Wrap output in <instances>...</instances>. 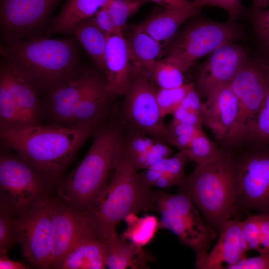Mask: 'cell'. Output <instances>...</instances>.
<instances>
[{"mask_svg": "<svg viewBox=\"0 0 269 269\" xmlns=\"http://www.w3.org/2000/svg\"><path fill=\"white\" fill-rule=\"evenodd\" d=\"M219 238L209 252L196 258L195 266L199 269H226L246 257L250 251L241 229V221L229 219L219 230Z\"/></svg>", "mask_w": 269, "mask_h": 269, "instance_id": "ffe728a7", "label": "cell"}, {"mask_svg": "<svg viewBox=\"0 0 269 269\" xmlns=\"http://www.w3.org/2000/svg\"><path fill=\"white\" fill-rule=\"evenodd\" d=\"M62 0H0L2 41L39 36L52 12Z\"/></svg>", "mask_w": 269, "mask_h": 269, "instance_id": "9a60e30c", "label": "cell"}, {"mask_svg": "<svg viewBox=\"0 0 269 269\" xmlns=\"http://www.w3.org/2000/svg\"><path fill=\"white\" fill-rule=\"evenodd\" d=\"M55 200L50 196L17 216L15 243L24 258L41 269H49L50 228Z\"/></svg>", "mask_w": 269, "mask_h": 269, "instance_id": "5bb4252c", "label": "cell"}, {"mask_svg": "<svg viewBox=\"0 0 269 269\" xmlns=\"http://www.w3.org/2000/svg\"><path fill=\"white\" fill-rule=\"evenodd\" d=\"M17 215L10 204L0 197V255H6L11 246L15 243V222Z\"/></svg>", "mask_w": 269, "mask_h": 269, "instance_id": "d6a6232c", "label": "cell"}, {"mask_svg": "<svg viewBox=\"0 0 269 269\" xmlns=\"http://www.w3.org/2000/svg\"><path fill=\"white\" fill-rule=\"evenodd\" d=\"M172 121L192 125L202 128L203 123L200 114L179 106L173 112Z\"/></svg>", "mask_w": 269, "mask_h": 269, "instance_id": "60d3db41", "label": "cell"}, {"mask_svg": "<svg viewBox=\"0 0 269 269\" xmlns=\"http://www.w3.org/2000/svg\"><path fill=\"white\" fill-rule=\"evenodd\" d=\"M202 102L203 125L221 144L230 140L239 114V101L229 83L212 89Z\"/></svg>", "mask_w": 269, "mask_h": 269, "instance_id": "e0dca14e", "label": "cell"}, {"mask_svg": "<svg viewBox=\"0 0 269 269\" xmlns=\"http://www.w3.org/2000/svg\"><path fill=\"white\" fill-rule=\"evenodd\" d=\"M27 268L21 262L9 259L6 255H0V269H25Z\"/></svg>", "mask_w": 269, "mask_h": 269, "instance_id": "7dc6e473", "label": "cell"}, {"mask_svg": "<svg viewBox=\"0 0 269 269\" xmlns=\"http://www.w3.org/2000/svg\"><path fill=\"white\" fill-rule=\"evenodd\" d=\"M260 223V253L269 254V216L259 214Z\"/></svg>", "mask_w": 269, "mask_h": 269, "instance_id": "f6af8a7d", "label": "cell"}, {"mask_svg": "<svg viewBox=\"0 0 269 269\" xmlns=\"http://www.w3.org/2000/svg\"><path fill=\"white\" fill-rule=\"evenodd\" d=\"M239 31L231 23L199 21L185 27L167 46L166 57L184 72L199 58L212 52L223 43L239 37Z\"/></svg>", "mask_w": 269, "mask_h": 269, "instance_id": "7c38bea8", "label": "cell"}, {"mask_svg": "<svg viewBox=\"0 0 269 269\" xmlns=\"http://www.w3.org/2000/svg\"><path fill=\"white\" fill-rule=\"evenodd\" d=\"M135 64L140 66L154 84L153 73L155 64L161 58L163 48L147 33L132 30L125 37Z\"/></svg>", "mask_w": 269, "mask_h": 269, "instance_id": "484cf974", "label": "cell"}, {"mask_svg": "<svg viewBox=\"0 0 269 269\" xmlns=\"http://www.w3.org/2000/svg\"><path fill=\"white\" fill-rule=\"evenodd\" d=\"M155 140L142 133L127 130L125 135L127 151L131 162L137 171L145 169L147 154Z\"/></svg>", "mask_w": 269, "mask_h": 269, "instance_id": "f1b7e54d", "label": "cell"}, {"mask_svg": "<svg viewBox=\"0 0 269 269\" xmlns=\"http://www.w3.org/2000/svg\"><path fill=\"white\" fill-rule=\"evenodd\" d=\"M109 0H66L45 32V37L55 34H72L80 21L93 16Z\"/></svg>", "mask_w": 269, "mask_h": 269, "instance_id": "cb8c5ba5", "label": "cell"}, {"mask_svg": "<svg viewBox=\"0 0 269 269\" xmlns=\"http://www.w3.org/2000/svg\"><path fill=\"white\" fill-rule=\"evenodd\" d=\"M1 147L0 197L7 201L18 216L49 197L50 187L54 184L17 154Z\"/></svg>", "mask_w": 269, "mask_h": 269, "instance_id": "30bf717a", "label": "cell"}, {"mask_svg": "<svg viewBox=\"0 0 269 269\" xmlns=\"http://www.w3.org/2000/svg\"><path fill=\"white\" fill-rule=\"evenodd\" d=\"M156 90L146 72L135 64L130 82L119 108L113 111L129 131L142 133L171 144L157 102Z\"/></svg>", "mask_w": 269, "mask_h": 269, "instance_id": "52a82bcc", "label": "cell"}, {"mask_svg": "<svg viewBox=\"0 0 269 269\" xmlns=\"http://www.w3.org/2000/svg\"><path fill=\"white\" fill-rule=\"evenodd\" d=\"M203 4L217 6L225 9L229 15L230 20H234L243 11L240 0H199Z\"/></svg>", "mask_w": 269, "mask_h": 269, "instance_id": "b9f144b4", "label": "cell"}, {"mask_svg": "<svg viewBox=\"0 0 269 269\" xmlns=\"http://www.w3.org/2000/svg\"><path fill=\"white\" fill-rule=\"evenodd\" d=\"M241 229L249 249L258 251L260 243V223L259 215L249 216L241 221Z\"/></svg>", "mask_w": 269, "mask_h": 269, "instance_id": "d590c367", "label": "cell"}, {"mask_svg": "<svg viewBox=\"0 0 269 269\" xmlns=\"http://www.w3.org/2000/svg\"><path fill=\"white\" fill-rule=\"evenodd\" d=\"M124 220L128 228L124 232L122 238L130 240L137 246L142 247L148 244L159 229V220L152 215H145L143 217L138 218L135 214H131Z\"/></svg>", "mask_w": 269, "mask_h": 269, "instance_id": "4316f807", "label": "cell"}, {"mask_svg": "<svg viewBox=\"0 0 269 269\" xmlns=\"http://www.w3.org/2000/svg\"><path fill=\"white\" fill-rule=\"evenodd\" d=\"M172 152L173 149L168 145L167 143L155 139L148 153L145 169L163 159L169 157Z\"/></svg>", "mask_w": 269, "mask_h": 269, "instance_id": "ab89813d", "label": "cell"}, {"mask_svg": "<svg viewBox=\"0 0 269 269\" xmlns=\"http://www.w3.org/2000/svg\"><path fill=\"white\" fill-rule=\"evenodd\" d=\"M112 101L103 75L83 66L74 77L45 96L43 118L49 124L79 125L109 114Z\"/></svg>", "mask_w": 269, "mask_h": 269, "instance_id": "8992f818", "label": "cell"}, {"mask_svg": "<svg viewBox=\"0 0 269 269\" xmlns=\"http://www.w3.org/2000/svg\"><path fill=\"white\" fill-rule=\"evenodd\" d=\"M92 230L80 211L55 199L50 228L49 269H59L78 240Z\"/></svg>", "mask_w": 269, "mask_h": 269, "instance_id": "2e32d148", "label": "cell"}, {"mask_svg": "<svg viewBox=\"0 0 269 269\" xmlns=\"http://www.w3.org/2000/svg\"><path fill=\"white\" fill-rule=\"evenodd\" d=\"M152 1L161 6L162 8L168 9H177L184 8L192 1L189 0H148Z\"/></svg>", "mask_w": 269, "mask_h": 269, "instance_id": "bcb514c9", "label": "cell"}, {"mask_svg": "<svg viewBox=\"0 0 269 269\" xmlns=\"http://www.w3.org/2000/svg\"><path fill=\"white\" fill-rule=\"evenodd\" d=\"M153 198L160 214L159 229H166L191 248L196 258L208 252L216 237V231L202 220L189 196L184 192L171 194L153 191Z\"/></svg>", "mask_w": 269, "mask_h": 269, "instance_id": "ba28073f", "label": "cell"}, {"mask_svg": "<svg viewBox=\"0 0 269 269\" xmlns=\"http://www.w3.org/2000/svg\"><path fill=\"white\" fill-rule=\"evenodd\" d=\"M106 248L94 230L81 237L68 253L59 269H106Z\"/></svg>", "mask_w": 269, "mask_h": 269, "instance_id": "7402d4cb", "label": "cell"}, {"mask_svg": "<svg viewBox=\"0 0 269 269\" xmlns=\"http://www.w3.org/2000/svg\"><path fill=\"white\" fill-rule=\"evenodd\" d=\"M42 102L36 90L4 57L0 60V131L40 124Z\"/></svg>", "mask_w": 269, "mask_h": 269, "instance_id": "8fae6325", "label": "cell"}, {"mask_svg": "<svg viewBox=\"0 0 269 269\" xmlns=\"http://www.w3.org/2000/svg\"><path fill=\"white\" fill-rule=\"evenodd\" d=\"M183 150L197 165L208 163L217 160L221 149L212 141L204 131L194 136L190 145Z\"/></svg>", "mask_w": 269, "mask_h": 269, "instance_id": "f546056e", "label": "cell"}, {"mask_svg": "<svg viewBox=\"0 0 269 269\" xmlns=\"http://www.w3.org/2000/svg\"><path fill=\"white\" fill-rule=\"evenodd\" d=\"M1 57L39 95L49 94L74 77L83 66L72 38L37 36L2 41Z\"/></svg>", "mask_w": 269, "mask_h": 269, "instance_id": "7a4b0ae2", "label": "cell"}, {"mask_svg": "<svg viewBox=\"0 0 269 269\" xmlns=\"http://www.w3.org/2000/svg\"><path fill=\"white\" fill-rule=\"evenodd\" d=\"M148 0H109L106 3L117 25L122 29L128 18Z\"/></svg>", "mask_w": 269, "mask_h": 269, "instance_id": "e575fe53", "label": "cell"}, {"mask_svg": "<svg viewBox=\"0 0 269 269\" xmlns=\"http://www.w3.org/2000/svg\"><path fill=\"white\" fill-rule=\"evenodd\" d=\"M239 145L269 147V87L257 115L236 146Z\"/></svg>", "mask_w": 269, "mask_h": 269, "instance_id": "83f0119b", "label": "cell"}, {"mask_svg": "<svg viewBox=\"0 0 269 269\" xmlns=\"http://www.w3.org/2000/svg\"><path fill=\"white\" fill-rule=\"evenodd\" d=\"M247 59L244 50L232 42L222 44L211 52L200 68L195 83L201 98L217 86L229 83Z\"/></svg>", "mask_w": 269, "mask_h": 269, "instance_id": "ac0fdd59", "label": "cell"}, {"mask_svg": "<svg viewBox=\"0 0 269 269\" xmlns=\"http://www.w3.org/2000/svg\"><path fill=\"white\" fill-rule=\"evenodd\" d=\"M167 127L168 135L172 145V140L176 137L190 135L195 136L203 132V128H199L195 126L171 122Z\"/></svg>", "mask_w": 269, "mask_h": 269, "instance_id": "7bdbcfd3", "label": "cell"}, {"mask_svg": "<svg viewBox=\"0 0 269 269\" xmlns=\"http://www.w3.org/2000/svg\"><path fill=\"white\" fill-rule=\"evenodd\" d=\"M152 192L141 181L129 158L125 134L109 179L82 214L97 235L104 239L117 232V226L128 215L157 211Z\"/></svg>", "mask_w": 269, "mask_h": 269, "instance_id": "3957f363", "label": "cell"}, {"mask_svg": "<svg viewBox=\"0 0 269 269\" xmlns=\"http://www.w3.org/2000/svg\"><path fill=\"white\" fill-rule=\"evenodd\" d=\"M72 34L103 76L104 56L108 34L98 25L93 16L79 22Z\"/></svg>", "mask_w": 269, "mask_h": 269, "instance_id": "d4e9b609", "label": "cell"}, {"mask_svg": "<svg viewBox=\"0 0 269 269\" xmlns=\"http://www.w3.org/2000/svg\"><path fill=\"white\" fill-rule=\"evenodd\" d=\"M269 0H254V7L262 8L266 7L269 4Z\"/></svg>", "mask_w": 269, "mask_h": 269, "instance_id": "c3c4849f", "label": "cell"}, {"mask_svg": "<svg viewBox=\"0 0 269 269\" xmlns=\"http://www.w3.org/2000/svg\"><path fill=\"white\" fill-rule=\"evenodd\" d=\"M106 248V267L110 269H147L148 262L154 258L141 246L127 242L117 233L103 239Z\"/></svg>", "mask_w": 269, "mask_h": 269, "instance_id": "603a6c76", "label": "cell"}, {"mask_svg": "<svg viewBox=\"0 0 269 269\" xmlns=\"http://www.w3.org/2000/svg\"><path fill=\"white\" fill-rule=\"evenodd\" d=\"M239 101V114L225 146L240 143L257 115L269 87V66L261 59H247L229 83Z\"/></svg>", "mask_w": 269, "mask_h": 269, "instance_id": "4fadbf2b", "label": "cell"}, {"mask_svg": "<svg viewBox=\"0 0 269 269\" xmlns=\"http://www.w3.org/2000/svg\"><path fill=\"white\" fill-rule=\"evenodd\" d=\"M226 269H269V254L260 253L257 257H245Z\"/></svg>", "mask_w": 269, "mask_h": 269, "instance_id": "f35d334b", "label": "cell"}, {"mask_svg": "<svg viewBox=\"0 0 269 269\" xmlns=\"http://www.w3.org/2000/svg\"><path fill=\"white\" fill-rule=\"evenodd\" d=\"M253 14L257 34L269 51V9L254 7Z\"/></svg>", "mask_w": 269, "mask_h": 269, "instance_id": "8d00e7d4", "label": "cell"}, {"mask_svg": "<svg viewBox=\"0 0 269 269\" xmlns=\"http://www.w3.org/2000/svg\"><path fill=\"white\" fill-rule=\"evenodd\" d=\"M219 158L197 165L186 176L180 188L202 213L207 223L219 232L226 221L236 215L238 187L232 149L220 146Z\"/></svg>", "mask_w": 269, "mask_h": 269, "instance_id": "5b68a950", "label": "cell"}, {"mask_svg": "<svg viewBox=\"0 0 269 269\" xmlns=\"http://www.w3.org/2000/svg\"><path fill=\"white\" fill-rule=\"evenodd\" d=\"M180 106L198 113L201 116L202 102L195 88V84L187 92L182 101Z\"/></svg>", "mask_w": 269, "mask_h": 269, "instance_id": "ee69618b", "label": "cell"}, {"mask_svg": "<svg viewBox=\"0 0 269 269\" xmlns=\"http://www.w3.org/2000/svg\"><path fill=\"white\" fill-rule=\"evenodd\" d=\"M232 148L238 187L236 215L256 211L269 216V147Z\"/></svg>", "mask_w": 269, "mask_h": 269, "instance_id": "9c48e42d", "label": "cell"}, {"mask_svg": "<svg viewBox=\"0 0 269 269\" xmlns=\"http://www.w3.org/2000/svg\"><path fill=\"white\" fill-rule=\"evenodd\" d=\"M203 6L199 0H193L180 9H155L144 20L132 25V30L147 33L163 48L168 45L182 24L198 13Z\"/></svg>", "mask_w": 269, "mask_h": 269, "instance_id": "44dd1931", "label": "cell"}, {"mask_svg": "<svg viewBox=\"0 0 269 269\" xmlns=\"http://www.w3.org/2000/svg\"><path fill=\"white\" fill-rule=\"evenodd\" d=\"M191 159L182 150L171 157L163 159L150 166L149 168L165 174L176 179L183 185L186 176L184 169L187 163Z\"/></svg>", "mask_w": 269, "mask_h": 269, "instance_id": "836d02e7", "label": "cell"}, {"mask_svg": "<svg viewBox=\"0 0 269 269\" xmlns=\"http://www.w3.org/2000/svg\"><path fill=\"white\" fill-rule=\"evenodd\" d=\"M98 25L108 34H122V29L116 23L108 6L104 5L93 16Z\"/></svg>", "mask_w": 269, "mask_h": 269, "instance_id": "74e56055", "label": "cell"}, {"mask_svg": "<svg viewBox=\"0 0 269 269\" xmlns=\"http://www.w3.org/2000/svg\"><path fill=\"white\" fill-rule=\"evenodd\" d=\"M184 71L170 58L166 57L155 64L153 79L159 88H172L184 84Z\"/></svg>", "mask_w": 269, "mask_h": 269, "instance_id": "4dcf8cb0", "label": "cell"}, {"mask_svg": "<svg viewBox=\"0 0 269 269\" xmlns=\"http://www.w3.org/2000/svg\"><path fill=\"white\" fill-rule=\"evenodd\" d=\"M104 77L113 101L123 95L133 75L135 63L123 34H108L104 52Z\"/></svg>", "mask_w": 269, "mask_h": 269, "instance_id": "d6986e66", "label": "cell"}, {"mask_svg": "<svg viewBox=\"0 0 269 269\" xmlns=\"http://www.w3.org/2000/svg\"><path fill=\"white\" fill-rule=\"evenodd\" d=\"M127 131L122 121L110 112L93 134L92 145L83 160L58 185L61 200L81 213L92 204L112 174Z\"/></svg>", "mask_w": 269, "mask_h": 269, "instance_id": "277c9868", "label": "cell"}, {"mask_svg": "<svg viewBox=\"0 0 269 269\" xmlns=\"http://www.w3.org/2000/svg\"><path fill=\"white\" fill-rule=\"evenodd\" d=\"M108 115L71 126L39 124L0 131L1 143L58 185L64 169Z\"/></svg>", "mask_w": 269, "mask_h": 269, "instance_id": "6da1fadb", "label": "cell"}, {"mask_svg": "<svg viewBox=\"0 0 269 269\" xmlns=\"http://www.w3.org/2000/svg\"><path fill=\"white\" fill-rule=\"evenodd\" d=\"M194 86L195 83H187L176 88L159 87L156 90V98L162 117L172 114L189 90Z\"/></svg>", "mask_w": 269, "mask_h": 269, "instance_id": "1f68e13d", "label": "cell"}]
</instances>
